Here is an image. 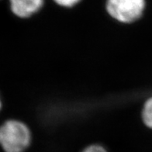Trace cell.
Wrapping results in <instances>:
<instances>
[{
	"label": "cell",
	"mask_w": 152,
	"mask_h": 152,
	"mask_svg": "<svg viewBox=\"0 0 152 152\" xmlns=\"http://www.w3.org/2000/svg\"><path fill=\"white\" fill-rule=\"evenodd\" d=\"M145 6V0H106V10L117 23L131 25L142 17Z\"/></svg>",
	"instance_id": "7a4b0ae2"
},
{
	"label": "cell",
	"mask_w": 152,
	"mask_h": 152,
	"mask_svg": "<svg viewBox=\"0 0 152 152\" xmlns=\"http://www.w3.org/2000/svg\"><path fill=\"white\" fill-rule=\"evenodd\" d=\"M44 0H10L12 13L20 19H27L36 14L44 6Z\"/></svg>",
	"instance_id": "3957f363"
},
{
	"label": "cell",
	"mask_w": 152,
	"mask_h": 152,
	"mask_svg": "<svg viewBox=\"0 0 152 152\" xmlns=\"http://www.w3.org/2000/svg\"><path fill=\"white\" fill-rule=\"evenodd\" d=\"M81 152H108V151L102 144H91L85 147Z\"/></svg>",
	"instance_id": "5b68a950"
},
{
	"label": "cell",
	"mask_w": 152,
	"mask_h": 152,
	"mask_svg": "<svg viewBox=\"0 0 152 152\" xmlns=\"http://www.w3.org/2000/svg\"><path fill=\"white\" fill-rule=\"evenodd\" d=\"M140 118L144 126L152 130V96L144 102L140 112Z\"/></svg>",
	"instance_id": "277c9868"
},
{
	"label": "cell",
	"mask_w": 152,
	"mask_h": 152,
	"mask_svg": "<svg viewBox=\"0 0 152 152\" xmlns=\"http://www.w3.org/2000/svg\"><path fill=\"white\" fill-rule=\"evenodd\" d=\"M2 108V102H1V99H0V110Z\"/></svg>",
	"instance_id": "52a82bcc"
},
{
	"label": "cell",
	"mask_w": 152,
	"mask_h": 152,
	"mask_svg": "<svg viewBox=\"0 0 152 152\" xmlns=\"http://www.w3.org/2000/svg\"><path fill=\"white\" fill-rule=\"evenodd\" d=\"M58 6L64 8H72L80 2L81 0H54Z\"/></svg>",
	"instance_id": "8992f818"
},
{
	"label": "cell",
	"mask_w": 152,
	"mask_h": 152,
	"mask_svg": "<svg viewBox=\"0 0 152 152\" xmlns=\"http://www.w3.org/2000/svg\"><path fill=\"white\" fill-rule=\"evenodd\" d=\"M32 139L30 126L22 120H6L0 126V146L5 152H24Z\"/></svg>",
	"instance_id": "6da1fadb"
}]
</instances>
